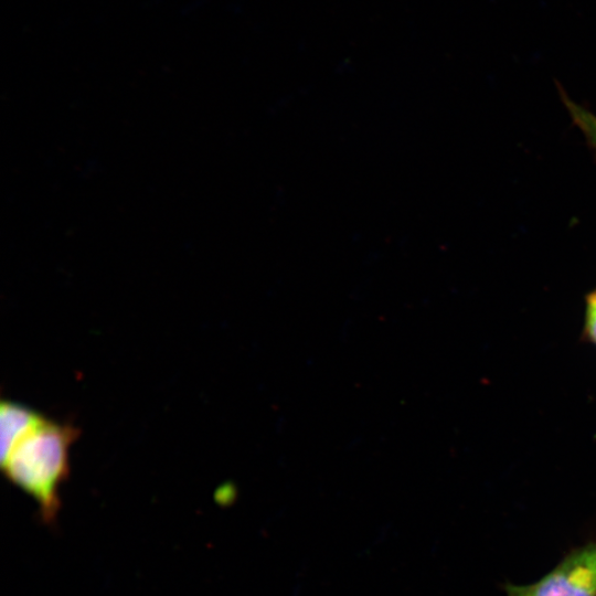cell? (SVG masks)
<instances>
[{"instance_id":"obj_6","label":"cell","mask_w":596,"mask_h":596,"mask_svg":"<svg viewBox=\"0 0 596 596\" xmlns=\"http://www.w3.org/2000/svg\"><path fill=\"white\" fill-rule=\"evenodd\" d=\"M505 590H507L508 596H523L520 590V587L515 585H507Z\"/></svg>"},{"instance_id":"obj_1","label":"cell","mask_w":596,"mask_h":596,"mask_svg":"<svg viewBox=\"0 0 596 596\" xmlns=\"http://www.w3.org/2000/svg\"><path fill=\"white\" fill-rule=\"evenodd\" d=\"M78 434L71 424L44 418L1 461L9 481L36 502L46 524L57 519L60 489L70 475V448Z\"/></svg>"},{"instance_id":"obj_4","label":"cell","mask_w":596,"mask_h":596,"mask_svg":"<svg viewBox=\"0 0 596 596\" xmlns=\"http://www.w3.org/2000/svg\"><path fill=\"white\" fill-rule=\"evenodd\" d=\"M561 96L573 123L583 132L596 155V115L573 102L563 91H561Z\"/></svg>"},{"instance_id":"obj_2","label":"cell","mask_w":596,"mask_h":596,"mask_svg":"<svg viewBox=\"0 0 596 596\" xmlns=\"http://www.w3.org/2000/svg\"><path fill=\"white\" fill-rule=\"evenodd\" d=\"M519 587L523 596H596V542L571 551L538 582Z\"/></svg>"},{"instance_id":"obj_3","label":"cell","mask_w":596,"mask_h":596,"mask_svg":"<svg viewBox=\"0 0 596 596\" xmlns=\"http://www.w3.org/2000/svg\"><path fill=\"white\" fill-rule=\"evenodd\" d=\"M45 417L38 412L11 401H2L0 406L1 425V461H3L15 445L28 435Z\"/></svg>"},{"instance_id":"obj_5","label":"cell","mask_w":596,"mask_h":596,"mask_svg":"<svg viewBox=\"0 0 596 596\" xmlns=\"http://www.w3.org/2000/svg\"><path fill=\"white\" fill-rule=\"evenodd\" d=\"M584 321L581 340L596 348V289L585 295Z\"/></svg>"}]
</instances>
